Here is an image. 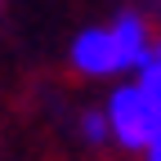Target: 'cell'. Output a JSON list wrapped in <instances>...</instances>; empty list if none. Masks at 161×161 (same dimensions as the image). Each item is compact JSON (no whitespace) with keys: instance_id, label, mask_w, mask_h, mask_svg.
<instances>
[{"instance_id":"obj_1","label":"cell","mask_w":161,"mask_h":161,"mask_svg":"<svg viewBox=\"0 0 161 161\" xmlns=\"http://www.w3.org/2000/svg\"><path fill=\"white\" fill-rule=\"evenodd\" d=\"M108 121H112V139L121 148H143L148 152V143L161 134V112H157V103L143 94V85H121L116 94H112V103H108Z\"/></svg>"},{"instance_id":"obj_2","label":"cell","mask_w":161,"mask_h":161,"mask_svg":"<svg viewBox=\"0 0 161 161\" xmlns=\"http://www.w3.org/2000/svg\"><path fill=\"white\" fill-rule=\"evenodd\" d=\"M72 67L85 72V76H112L121 72V49H116V36L112 27H85L72 40Z\"/></svg>"},{"instance_id":"obj_3","label":"cell","mask_w":161,"mask_h":161,"mask_svg":"<svg viewBox=\"0 0 161 161\" xmlns=\"http://www.w3.org/2000/svg\"><path fill=\"white\" fill-rule=\"evenodd\" d=\"M112 36H116V49H121V67H139V72H143L152 58H157V45L148 40L143 23H139L134 14L116 18V23H112Z\"/></svg>"},{"instance_id":"obj_4","label":"cell","mask_w":161,"mask_h":161,"mask_svg":"<svg viewBox=\"0 0 161 161\" xmlns=\"http://www.w3.org/2000/svg\"><path fill=\"white\" fill-rule=\"evenodd\" d=\"M80 134H85V143H103V139L112 134L108 112H85V116H80Z\"/></svg>"},{"instance_id":"obj_5","label":"cell","mask_w":161,"mask_h":161,"mask_svg":"<svg viewBox=\"0 0 161 161\" xmlns=\"http://www.w3.org/2000/svg\"><path fill=\"white\" fill-rule=\"evenodd\" d=\"M139 85H143V94L157 103V112H161V58H152V63L139 72Z\"/></svg>"},{"instance_id":"obj_6","label":"cell","mask_w":161,"mask_h":161,"mask_svg":"<svg viewBox=\"0 0 161 161\" xmlns=\"http://www.w3.org/2000/svg\"><path fill=\"white\" fill-rule=\"evenodd\" d=\"M148 161H161V134L152 139V143H148Z\"/></svg>"}]
</instances>
